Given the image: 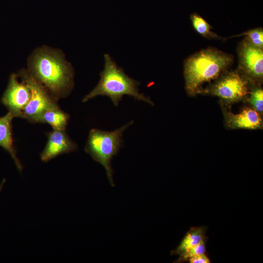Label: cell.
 <instances>
[{"label": "cell", "instance_id": "cell-19", "mask_svg": "<svg viewBox=\"0 0 263 263\" xmlns=\"http://www.w3.org/2000/svg\"><path fill=\"white\" fill-rule=\"evenodd\" d=\"M5 182V179H3L0 185V192L2 190V188L3 187Z\"/></svg>", "mask_w": 263, "mask_h": 263}, {"label": "cell", "instance_id": "cell-8", "mask_svg": "<svg viewBox=\"0 0 263 263\" xmlns=\"http://www.w3.org/2000/svg\"><path fill=\"white\" fill-rule=\"evenodd\" d=\"M17 74H12L8 86L3 94L1 101L14 117L22 118L25 107L31 97V91L22 80H19Z\"/></svg>", "mask_w": 263, "mask_h": 263}, {"label": "cell", "instance_id": "cell-11", "mask_svg": "<svg viewBox=\"0 0 263 263\" xmlns=\"http://www.w3.org/2000/svg\"><path fill=\"white\" fill-rule=\"evenodd\" d=\"M13 118L14 116L9 112L6 115L0 117V146L10 154L18 169L21 171L23 166L17 156L13 144L12 132Z\"/></svg>", "mask_w": 263, "mask_h": 263}, {"label": "cell", "instance_id": "cell-2", "mask_svg": "<svg viewBox=\"0 0 263 263\" xmlns=\"http://www.w3.org/2000/svg\"><path fill=\"white\" fill-rule=\"evenodd\" d=\"M233 60L231 54L212 47L201 50L188 57L184 63L187 93L193 95L200 92L204 83L217 78Z\"/></svg>", "mask_w": 263, "mask_h": 263}, {"label": "cell", "instance_id": "cell-5", "mask_svg": "<svg viewBox=\"0 0 263 263\" xmlns=\"http://www.w3.org/2000/svg\"><path fill=\"white\" fill-rule=\"evenodd\" d=\"M17 75L27 84L31 93L30 100L23 111L22 118L30 122L37 123L44 111L58 107L57 101L33 77L27 69L21 70Z\"/></svg>", "mask_w": 263, "mask_h": 263}, {"label": "cell", "instance_id": "cell-12", "mask_svg": "<svg viewBox=\"0 0 263 263\" xmlns=\"http://www.w3.org/2000/svg\"><path fill=\"white\" fill-rule=\"evenodd\" d=\"M70 116L58 107L44 111L38 117L37 123H47L53 129L65 130Z\"/></svg>", "mask_w": 263, "mask_h": 263}, {"label": "cell", "instance_id": "cell-17", "mask_svg": "<svg viewBox=\"0 0 263 263\" xmlns=\"http://www.w3.org/2000/svg\"><path fill=\"white\" fill-rule=\"evenodd\" d=\"M203 240L199 244L192 247L183 254L180 255L179 258L176 260V262H183L187 261L189 258L193 256L205 253L206 251V246Z\"/></svg>", "mask_w": 263, "mask_h": 263}, {"label": "cell", "instance_id": "cell-13", "mask_svg": "<svg viewBox=\"0 0 263 263\" xmlns=\"http://www.w3.org/2000/svg\"><path fill=\"white\" fill-rule=\"evenodd\" d=\"M204 229L203 227H192L171 254L181 255L187 250L199 244L204 239Z\"/></svg>", "mask_w": 263, "mask_h": 263}, {"label": "cell", "instance_id": "cell-10", "mask_svg": "<svg viewBox=\"0 0 263 263\" xmlns=\"http://www.w3.org/2000/svg\"><path fill=\"white\" fill-rule=\"evenodd\" d=\"M226 123L228 127L233 129H258L261 128L263 125L259 113L249 108L236 114L228 113L226 116Z\"/></svg>", "mask_w": 263, "mask_h": 263}, {"label": "cell", "instance_id": "cell-1", "mask_svg": "<svg viewBox=\"0 0 263 263\" xmlns=\"http://www.w3.org/2000/svg\"><path fill=\"white\" fill-rule=\"evenodd\" d=\"M27 70L57 101L74 88V68L59 49L45 46L36 49L28 59Z\"/></svg>", "mask_w": 263, "mask_h": 263}, {"label": "cell", "instance_id": "cell-9", "mask_svg": "<svg viewBox=\"0 0 263 263\" xmlns=\"http://www.w3.org/2000/svg\"><path fill=\"white\" fill-rule=\"evenodd\" d=\"M48 140L40 153V159L47 162L57 156L73 151L77 146L67 135L65 130L53 129L47 133Z\"/></svg>", "mask_w": 263, "mask_h": 263}, {"label": "cell", "instance_id": "cell-16", "mask_svg": "<svg viewBox=\"0 0 263 263\" xmlns=\"http://www.w3.org/2000/svg\"><path fill=\"white\" fill-rule=\"evenodd\" d=\"M248 101L256 111L262 113L263 111V89L259 87H255L252 89L250 92Z\"/></svg>", "mask_w": 263, "mask_h": 263}, {"label": "cell", "instance_id": "cell-14", "mask_svg": "<svg viewBox=\"0 0 263 263\" xmlns=\"http://www.w3.org/2000/svg\"><path fill=\"white\" fill-rule=\"evenodd\" d=\"M190 18L195 30L203 37L209 39H223V38L211 31V26L198 14H192Z\"/></svg>", "mask_w": 263, "mask_h": 263}, {"label": "cell", "instance_id": "cell-7", "mask_svg": "<svg viewBox=\"0 0 263 263\" xmlns=\"http://www.w3.org/2000/svg\"><path fill=\"white\" fill-rule=\"evenodd\" d=\"M238 70L249 80L261 81L263 76V50L244 38L237 49Z\"/></svg>", "mask_w": 263, "mask_h": 263}, {"label": "cell", "instance_id": "cell-6", "mask_svg": "<svg viewBox=\"0 0 263 263\" xmlns=\"http://www.w3.org/2000/svg\"><path fill=\"white\" fill-rule=\"evenodd\" d=\"M249 80L238 69L222 76L203 92L231 103L240 101L248 94Z\"/></svg>", "mask_w": 263, "mask_h": 263}, {"label": "cell", "instance_id": "cell-18", "mask_svg": "<svg viewBox=\"0 0 263 263\" xmlns=\"http://www.w3.org/2000/svg\"><path fill=\"white\" fill-rule=\"evenodd\" d=\"M188 261L190 263H209V259L204 254H199L189 258Z\"/></svg>", "mask_w": 263, "mask_h": 263}, {"label": "cell", "instance_id": "cell-15", "mask_svg": "<svg viewBox=\"0 0 263 263\" xmlns=\"http://www.w3.org/2000/svg\"><path fill=\"white\" fill-rule=\"evenodd\" d=\"M241 36H244V38L253 45L263 48V30L262 28H257L249 30L228 38Z\"/></svg>", "mask_w": 263, "mask_h": 263}, {"label": "cell", "instance_id": "cell-3", "mask_svg": "<svg viewBox=\"0 0 263 263\" xmlns=\"http://www.w3.org/2000/svg\"><path fill=\"white\" fill-rule=\"evenodd\" d=\"M104 57V67L100 73V80L97 85L83 98V102L99 95L107 96L117 106L123 96L128 95L153 105L149 97L139 92V81L127 75L110 55L105 54Z\"/></svg>", "mask_w": 263, "mask_h": 263}, {"label": "cell", "instance_id": "cell-4", "mask_svg": "<svg viewBox=\"0 0 263 263\" xmlns=\"http://www.w3.org/2000/svg\"><path fill=\"white\" fill-rule=\"evenodd\" d=\"M133 123V120L131 121L112 132L92 129L89 132L85 151L94 160L103 166L112 186H114V183L111 160L117 154L122 147L123 142L122 137L124 132Z\"/></svg>", "mask_w": 263, "mask_h": 263}]
</instances>
